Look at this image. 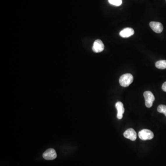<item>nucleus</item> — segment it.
<instances>
[{
  "label": "nucleus",
  "mask_w": 166,
  "mask_h": 166,
  "mask_svg": "<svg viewBox=\"0 0 166 166\" xmlns=\"http://www.w3.org/2000/svg\"><path fill=\"white\" fill-rule=\"evenodd\" d=\"M43 156L46 160H52L56 158V152L54 149H49L44 152Z\"/></svg>",
  "instance_id": "nucleus-4"
},
{
  "label": "nucleus",
  "mask_w": 166,
  "mask_h": 166,
  "mask_svg": "<svg viewBox=\"0 0 166 166\" xmlns=\"http://www.w3.org/2000/svg\"><path fill=\"white\" fill-rule=\"evenodd\" d=\"M109 2L111 4L115 6H119L121 5L122 0H109Z\"/></svg>",
  "instance_id": "nucleus-11"
},
{
  "label": "nucleus",
  "mask_w": 166,
  "mask_h": 166,
  "mask_svg": "<svg viewBox=\"0 0 166 166\" xmlns=\"http://www.w3.org/2000/svg\"><path fill=\"white\" fill-rule=\"evenodd\" d=\"M149 26L153 31L156 33H161L163 29V24L160 22L152 21V22H150Z\"/></svg>",
  "instance_id": "nucleus-6"
},
{
  "label": "nucleus",
  "mask_w": 166,
  "mask_h": 166,
  "mask_svg": "<svg viewBox=\"0 0 166 166\" xmlns=\"http://www.w3.org/2000/svg\"><path fill=\"white\" fill-rule=\"evenodd\" d=\"M134 31L132 28H126L120 32L121 37L124 38H129L134 34Z\"/></svg>",
  "instance_id": "nucleus-9"
},
{
  "label": "nucleus",
  "mask_w": 166,
  "mask_h": 166,
  "mask_svg": "<svg viewBox=\"0 0 166 166\" xmlns=\"http://www.w3.org/2000/svg\"><path fill=\"white\" fill-rule=\"evenodd\" d=\"M133 77L130 73L123 74L120 77L119 82L122 86L126 87L128 86L133 83Z\"/></svg>",
  "instance_id": "nucleus-1"
},
{
  "label": "nucleus",
  "mask_w": 166,
  "mask_h": 166,
  "mask_svg": "<svg viewBox=\"0 0 166 166\" xmlns=\"http://www.w3.org/2000/svg\"><path fill=\"white\" fill-rule=\"evenodd\" d=\"M162 89L164 91L166 92V82H164L162 85Z\"/></svg>",
  "instance_id": "nucleus-13"
},
{
  "label": "nucleus",
  "mask_w": 166,
  "mask_h": 166,
  "mask_svg": "<svg viewBox=\"0 0 166 166\" xmlns=\"http://www.w3.org/2000/svg\"><path fill=\"white\" fill-rule=\"evenodd\" d=\"M115 107L117 110V118L119 120H121L123 118V114L125 112L124 105L121 102H118L115 104Z\"/></svg>",
  "instance_id": "nucleus-8"
},
{
  "label": "nucleus",
  "mask_w": 166,
  "mask_h": 166,
  "mask_svg": "<svg viewBox=\"0 0 166 166\" xmlns=\"http://www.w3.org/2000/svg\"><path fill=\"white\" fill-rule=\"evenodd\" d=\"M163 114H164V115L166 116V110L165 111V112H164V113H163Z\"/></svg>",
  "instance_id": "nucleus-14"
},
{
  "label": "nucleus",
  "mask_w": 166,
  "mask_h": 166,
  "mask_svg": "<svg viewBox=\"0 0 166 166\" xmlns=\"http://www.w3.org/2000/svg\"><path fill=\"white\" fill-rule=\"evenodd\" d=\"M144 96L145 98V105L146 107L149 108L151 107L155 99V96L153 93L149 91H146L144 92Z\"/></svg>",
  "instance_id": "nucleus-2"
},
{
  "label": "nucleus",
  "mask_w": 166,
  "mask_h": 166,
  "mask_svg": "<svg viewBox=\"0 0 166 166\" xmlns=\"http://www.w3.org/2000/svg\"><path fill=\"white\" fill-rule=\"evenodd\" d=\"M166 110V106L165 105H160L157 107L158 112L160 113H164Z\"/></svg>",
  "instance_id": "nucleus-12"
},
{
  "label": "nucleus",
  "mask_w": 166,
  "mask_h": 166,
  "mask_svg": "<svg viewBox=\"0 0 166 166\" xmlns=\"http://www.w3.org/2000/svg\"><path fill=\"white\" fill-rule=\"evenodd\" d=\"M124 136L131 140L135 141L137 139V133L133 129L129 128L124 132Z\"/></svg>",
  "instance_id": "nucleus-7"
},
{
  "label": "nucleus",
  "mask_w": 166,
  "mask_h": 166,
  "mask_svg": "<svg viewBox=\"0 0 166 166\" xmlns=\"http://www.w3.org/2000/svg\"><path fill=\"white\" fill-rule=\"evenodd\" d=\"M156 66L159 69H164L166 68V60H160L156 63Z\"/></svg>",
  "instance_id": "nucleus-10"
},
{
  "label": "nucleus",
  "mask_w": 166,
  "mask_h": 166,
  "mask_svg": "<svg viewBox=\"0 0 166 166\" xmlns=\"http://www.w3.org/2000/svg\"><path fill=\"white\" fill-rule=\"evenodd\" d=\"M138 136L143 140L152 139L154 137L153 132L148 129H143L138 133Z\"/></svg>",
  "instance_id": "nucleus-3"
},
{
  "label": "nucleus",
  "mask_w": 166,
  "mask_h": 166,
  "mask_svg": "<svg viewBox=\"0 0 166 166\" xmlns=\"http://www.w3.org/2000/svg\"><path fill=\"white\" fill-rule=\"evenodd\" d=\"M104 49V44L101 40L98 39L95 41L92 47V50L95 53L101 52L103 51Z\"/></svg>",
  "instance_id": "nucleus-5"
}]
</instances>
